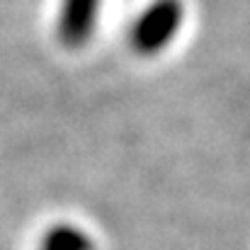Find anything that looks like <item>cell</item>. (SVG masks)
<instances>
[{"mask_svg": "<svg viewBox=\"0 0 250 250\" xmlns=\"http://www.w3.org/2000/svg\"><path fill=\"white\" fill-rule=\"evenodd\" d=\"M185 10L180 0H156L151 2L131 27V46L139 54H158L175 39L180 24H182Z\"/></svg>", "mask_w": 250, "mask_h": 250, "instance_id": "6da1fadb", "label": "cell"}, {"mask_svg": "<svg viewBox=\"0 0 250 250\" xmlns=\"http://www.w3.org/2000/svg\"><path fill=\"white\" fill-rule=\"evenodd\" d=\"M100 2L102 0H63L61 15H59V39H61V44L76 49V46H83L90 39V34L97 24Z\"/></svg>", "mask_w": 250, "mask_h": 250, "instance_id": "7a4b0ae2", "label": "cell"}, {"mask_svg": "<svg viewBox=\"0 0 250 250\" xmlns=\"http://www.w3.org/2000/svg\"><path fill=\"white\" fill-rule=\"evenodd\" d=\"M42 250H95V243L81 229L59 224L46 231V236L42 241Z\"/></svg>", "mask_w": 250, "mask_h": 250, "instance_id": "3957f363", "label": "cell"}]
</instances>
